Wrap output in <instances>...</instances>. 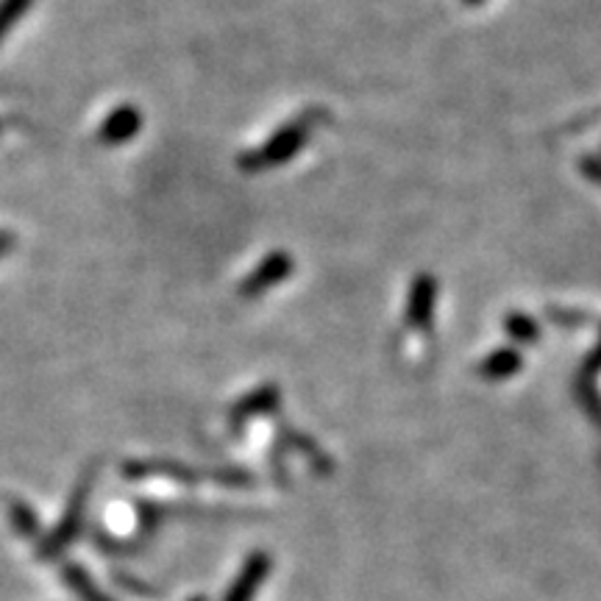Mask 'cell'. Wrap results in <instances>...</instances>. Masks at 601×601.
<instances>
[{"label":"cell","instance_id":"obj_1","mask_svg":"<svg viewBox=\"0 0 601 601\" xmlns=\"http://www.w3.org/2000/svg\"><path fill=\"white\" fill-rule=\"evenodd\" d=\"M95 481H98V463H92L87 465L81 479L76 481V487H72L70 501H67L65 507V515H61V521L56 523V530L50 532L48 541H43V546H39V557L45 559L59 557V554L65 552L72 541H76V535L81 532V523H84V512L92 499V490H95Z\"/></svg>","mask_w":601,"mask_h":601},{"label":"cell","instance_id":"obj_2","mask_svg":"<svg viewBox=\"0 0 601 601\" xmlns=\"http://www.w3.org/2000/svg\"><path fill=\"white\" fill-rule=\"evenodd\" d=\"M143 128V112L134 103H121L109 112L106 117L98 126V143L106 145V148H115V145L132 143L134 137Z\"/></svg>","mask_w":601,"mask_h":601},{"label":"cell","instance_id":"obj_3","mask_svg":"<svg viewBox=\"0 0 601 601\" xmlns=\"http://www.w3.org/2000/svg\"><path fill=\"white\" fill-rule=\"evenodd\" d=\"M34 0H0V43L12 34L14 25L29 14Z\"/></svg>","mask_w":601,"mask_h":601},{"label":"cell","instance_id":"obj_4","mask_svg":"<svg viewBox=\"0 0 601 601\" xmlns=\"http://www.w3.org/2000/svg\"><path fill=\"white\" fill-rule=\"evenodd\" d=\"M65 579H67V585H70L76 593H79L81 601H109L106 596L98 590V585L92 582V579L87 577V574L81 571L79 566H67L65 568Z\"/></svg>","mask_w":601,"mask_h":601},{"label":"cell","instance_id":"obj_5","mask_svg":"<svg viewBox=\"0 0 601 601\" xmlns=\"http://www.w3.org/2000/svg\"><path fill=\"white\" fill-rule=\"evenodd\" d=\"M12 523L23 537H34L36 530H39V521H36L34 510L29 504H23V501H12Z\"/></svg>","mask_w":601,"mask_h":601},{"label":"cell","instance_id":"obj_6","mask_svg":"<svg viewBox=\"0 0 601 601\" xmlns=\"http://www.w3.org/2000/svg\"><path fill=\"white\" fill-rule=\"evenodd\" d=\"M257 577H259L257 566L248 568V571L240 577V582L235 585V590H231V599L229 601H248V599H251L253 588H257Z\"/></svg>","mask_w":601,"mask_h":601},{"label":"cell","instance_id":"obj_7","mask_svg":"<svg viewBox=\"0 0 601 601\" xmlns=\"http://www.w3.org/2000/svg\"><path fill=\"white\" fill-rule=\"evenodd\" d=\"M14 246H18V235L9 229H0V259H7L14 251Z\"/></svg>","mask_w":601,"mask_h":601},{"label":"cell","instance_id":"obj_8","mask_svg":"<svg viewBox=\"0 0 601 601\" xmlns=\"http://www.w3.org/2000/svg\"><path fill=\"white\" fill-rule=\"evenodd\" d=\"M0 132H3V126H0Z\"/></svg>","mask_w":601,"mask_h":601}]
</instances>
